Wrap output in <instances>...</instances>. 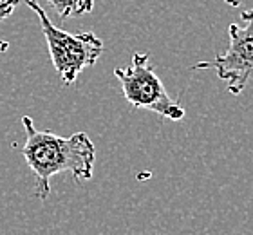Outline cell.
<instances>
[{
	"label": "cell",
	"mask_w": 253,
	"mask_h": 235,
	"mask_svg": "<svg viewBox=\"0 0 253 235\" xmlns=\"http://www.w3.org/2000/svg\"><path fill=\"white\" fill-rule=\"evenodd\" d=\"M22 125L26 129V143L20 150L37 178L38 199L49 197L51 178L60 172H71L76 183L92 179L96 148L87 132L62 138L51 131H38L29 116L22 118Z\"/></svg>",
	"instance_id": "1"
},
{
	"label": "cell",
	"mask_w": 253,
	"mask_h": 235,
	"mask_svg": "<svg viewBox=\"0 0 253 235\" xmlns=\"http://www.w3.org/2000/svg\"><path fill=\"white\" fill-rule=\"evenodd\" d=\"M27 5L37 13L42 33L47 42L51 62L65 85L74 84L85 67H90L103 54L105 46L94 33H67L49 20L47 13L37 0H27Z\"/></svg>",
	"instance_id": "2"
},
{
	"label": "cell",
	"mask_w": 253,
	"mask_h": 235,
	"mask_svg": "<svg viewBox=\"0 0 253 235\" xmlns=\"http://www.w3.org/2000/svg\"><path fill=\"white\" fill-rule=\"evenodd\" d=\"M114 76L122 84L125 99L136 109L152 110L172 121H179L185 118V109L177 99L170 98L163 82L154 71L150 54L136 52L128 67L114 69Z\"/></svg>",
	"instance_id": "3"
},
{
	"label": "cell",
	"mask_w": 253,
	"mask_h": 235,
	"mask_svg": "<svg viewBox=\"0 0 253 235\" xmlns=\"http://www.w3.org/2000/svg\"><path fill=\"white\" fill-rule=\"evenodd\" d=\"M244 26L230 24V46L222 54L215 56L211 62H199L192 65V71L197 69H213L217 76L228 84V91L233 96H239L244 87L253 78V9L244 11Z\"/></svg>",
	"instance_id": "4"
},
{
	"label": "cell",
	"mask_w": 253,
	"mask_h": 235,
	"mask_svg": "<svg viewBox=\"0 0 253 235\" xmlns=\"http://www.w3.org/2000/svg\"><path fill=\"white\" fill-rule=\"evenodd\" d=\"M47 2L53 5V9L62 20L69 16L89 13L94 7V0H47Z\"/></svg>",
	"instance_id": "5"
},
{
	"label": "cell",
	"mask_w": 253,
	"mask_h": 235,
	"mask_svg": "<svg viewBox=\"0 0 253 235\" xmlns=\"http://www.w3.org/2000/svg\"><path fill=\"white\" fill-rule=\"evenodd\" d=\"M18 4H20V0H0V22L5 20Z\"/></svg>",
	"instance_id": "6"
},
{
	"label": "cell",
	"mask_w": 253,
	"mask_h": 235,
	"mask_svg": "<svg viewBox=\"0 0 253 235\" xmlns=\"http://www.w3.org/2000/svg\"><path fill=\"white\" fill-rule=\"evenodd\" d=\"M7 49H9V44L5 42V40H0V54H2V52H5Z\"/></svg>",
	"instance_id": "7"
},
{
	"label": "cell",
	"mask_w": 253,
	"mask_h": 235,
	"mask_svg": "<svg viewBox=\"0 0 253 235\" xmlns=\"http://www.w3.org/2000/svg\"><path fill=\"white\" fill-rule=\"evenodd\" d=\"M228 5H232V7H237L239 4H241V0H224Z\"/></svg>",
	"instance_id": "8"
}]
</instances>
